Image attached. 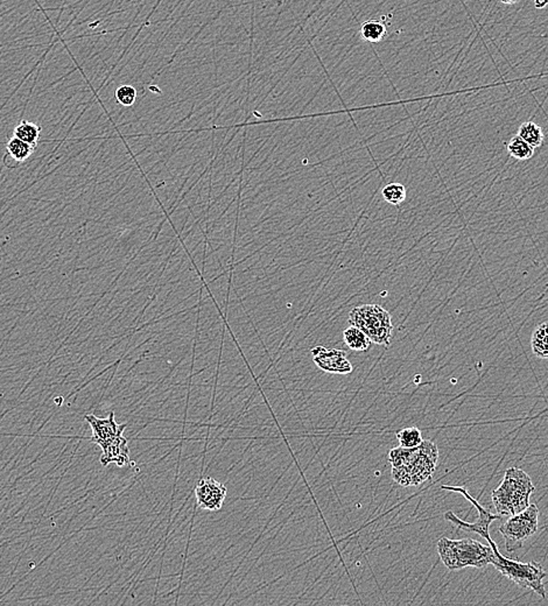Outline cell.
Listing matches in <instances>:
<instances>
[{"label": "cell", "instance_id": "cell-1", "mask_svg": "<svg viewBox=\"0 0 548 606\" xmlns=\"http://www.w3.org/2000/svg\"><path fill=\"white\" fill-rule=\"evenodd\" d=\"M392 478L403 487L417 486L431 478L438 467V446L429 440L417 448H393L389 453Z\"/></svg>", "mask_w": 548, "mask_h": 606}, {"label": "cell", "instance_id": "cell-2", "mask_svg": "<svg viewBox=\"0 0 548 606\" xmlns=\"http://www.w3.org/2000/svg\"><path fill=\"white\" fill-rule=\"evenodd\" d=\"M85 420L91 425V440L102 449L101 463L103 467H108L110 463H116L121 468L126 464L135 465V462L130 458L128 439L123 435L126 423H117L114 411H111L109 418H106L85 415Z\"/></svg>", "mask_w": 548, "mask_h": 606}, {"label": "cell", "instance_id": "cell-3", "mask_svg": "<svg viewBox=\"0 0 548 606\" xmlns=\"http://www.w3.org/2000/svg\"><path fill=\"white\" fill-rule=\"evenodd\" d=\"M534 490L532 479L526 472L516 467L508 469L503 482L491 493L497 513L502 517H511L526 510Z\"/></svg>", "mask_w": 548, "mask_h": 606}, {"label": "cell", "instance_id": "cell-4", "mask_svg": "<svg viewBox=\"0 0 548 606\" xmlns=\"http://www.w3.org/2000/svg\"><path fill=\"white\" fill-rule=\"evenodd\" d=\"M438 556L450 570L464 568H485L494 560V550L473 539L452 540L441 538L438 541Z\"/></svg>", "mask_w": 548, "mask_h": 606}, {"label": "cell", "instance_id": "cell-5", "mask_svg": "<svg viewBox=\"0 0 548 606\" xmlns=\"http://www.w3.org/2000/svg\"><path fill=\"white\" fill-rule=\"evenodd\" d=\"M487 541L492 547L495 554L491 564L503 576L514 582L517 585H519L520 588L530 589L540 596L541 598L546 597L544 578L547 576V573L544 570V568L541 567V564L534 561H531L528 563H523L519 561L508 559L499 552L498 547L491 538H489Z\"/></svg>", "mask_w": 548, "mask_h": 606}, {"label": "cell", "instance_id": "cell-6", "mask_svg": "<svg viewBox=\"0 0 548 606\" xmlns=\"http://www.w3.org/2000/svg\"><path fill=\"white\" fill-rule=\"evenodd\" d=\"M348 322L361 329L372 343L389 347L392 338V319L390 312L378 305L355 307L349 314Z\"/></svg>", "mask_w": 548, "mask_h": 606}, {"label": "cell", "instance_id": "cell-7", "mask_svg": "<svg viewBox=\"0 0 548 606\" xmlns=\"http://www.w3.org/2000/svg\"><path fill=\"white\" fill-rule=\"evenodd\" d=\"M538 519L539 510L537 505L530 503L526 510L511 515L509 520L499 527V532L505 543V550L509 553L520 550L524 543L537 533Z\"/></svg>", "mask_w": 548, "mask_h": 606}, {"label": "cell", "instance_id": "cell-8", "mask_svg": "<svg viewBox=\"0 0 548 606\" xmlns=\"http://www.w3.org/2000/svg\"><path fill=\"white\" fill-rule=\"evenodd\" d=\"M441 489L447 490V491H452V492L460 493V494H462L466 499L469 500V501L474 505L475 508H476L478 512V519L476 522H473V524H471V522L461 520L460 517L455 515V514H454L453 512H450V510H448L447 513H445V519H446V520L452 522L453 525L457 526L459 529H464V531H467V532L476 533L478 536H482L483 539L488 540L489 538H491L490 534H489V532H490V531H489V527L491 525L492 522L498 520V519L502 517V515H499V514H492L490 513L488 510H485L484 507L482 506L481 503H478L477 500L473 498V497L468 493L466 487H462V486L443 485L441 486Z\"/></svg>", "mask_w": 548, "mask_h": 606}, {"label": "cell", "instance_id": "cell-9", "mask_svg": "<svg viewBox=\"0 0 548 606\" xmlns=\"http://www.w3.org/2000/svg\"><path fill=\"white\" fill-rule=\"evenodd\" d=\"M313 362L318 369L332 374H350L353 364L348 359L347 352L339 349H329L318 345L311 349Z\"/></svg>", "mask_w": 548, "mask_h": 606}, {"label": "cell", "instance_id": "cell-10", "mask_svg": "<svg viewBox=\"0 0 548 606\" xmlns=\"http://www.w3.org/2000/svg\"><path fill=\"white\" fill-rule=\"evenodd\" d=\"M227 493L225 485L210 477L198 480L195 489L198 506L209 512H217L222 508Z\"/></svg>", "mask_w": 548, "mask_h": 606}, {"label": "cell", "instance_id": "cell-11", "mask_svg": "<svg viewBox=\"0 0 548 606\" xmlns=\"http://www.w3.org/2000/svg\"><path fill=\"white\" fill-rule=\"evenodd\" d=\"M343 340L348 348L354 351L364 352L371 348L372 342L370 338L356 326H350L344 330Z\"/></svg>", "mask_w": 548, "mask_h": 606}, {"label": "cell", "instance_id": "cell-12", "mask_svg": "<svg viewBox=\"0 0 548 606\" xmlns=\"http://www.w3.org/2000/svg\"><path fill=\"white\" fill-rule=\"evenodd\" d=\"M532 351L538 358L548 359V322L541 323L531 338Z\"/></svg>", "mask_w": 548, "mask_h": 606}, {"label": "cell", "instance_id": "cell-13", "mask_svg": "<svg viewBox=\"0 0 548 606\" xmlns=\"http://www.w3.org/2000/svg\"><path fill=\"white\" fill-rule=\"evenodd\" d=\"M518 135L520 138L524 139L528 145L532 146L534 149H539L544 142V131L539 125L535 124L533 121H525L524 124L520 125Z\"/></svg>", "mask_w": 548, "mask_h": 606}, {"label": "cell", "instance_id": "cell-14", "mask_svg": "<svg viewBox=\"0 0 548 606\" xmlns=\"http://www.w3.org/2000/svg\"><path fill=\"white\" fill-rule=\"evenodd\" d=\"M6 149H8V153L12 159H15L18 162H24L29 159V156H32L36 146L31 145L29 142H22L13 135L6 142Z\"/></svg>", "mask_w": 548, "mask_h": 606}, {"label": "cell", "instance_id": "cell-15", "mask_svg": "<svg viewBox=\"0 0 548 606\" xmlns=\"http://www.w3.org/2000/svg\"><path fill=\"white\" fill-rule=\"evenodd\" d=\"M508 153L514 159L519 161H525L530 160L534 156V149L532 146L528 145L524 139L520 138L519 135H517L513 137L509 142H508Z\"/></svg>", "mask_w": 548, "mask_h": 606}, {"label": "cell", "instance_id": "cell-16", "mask_svg": "<svg viewBox=\"0 0 548 606\" xmlns=\"http://www.w3.org/2000/svg\"><path fill=\"white\" fill-rule=\"evenodd\" d=\"M41 135V128L39 125L31 123V121H22L15 128V137L20 139L22 142H29L31 145L36 146Z\"/></svg>", "mask_w": 548, "mask_h": 606}, {"label": "cell", "instance_id": "cell-17", "mask_svg": "<svg viewBox=\"0 0 548 606\" xmlns=\"http://www.w3.org/2000/svg\"><path fill=\"white\" fill-rule=\"evenodd\" d=\"M396 437L399 442V447L408 448V449L419 447L424 442L421 432L417 427L401 429L399 432H397Z\"/></svg>", "mask_w": 548, "mask_h": 606}, {"label": "cell", "instance_id": "cell-18", "mask_svg": "<svg viewBox=\"0 0 548 606\" xmlns=\"http://www.w3.org/2000/svg\"><path fill=\"white\" fill-rule=\"evenodd\" d=\"M362 36L369 43H379L386 36V27L382 22L370 20L362 25Z\"/></svg>", "mask_w": 548, "mask_h": 606}, {"label": "cell", "instance_id": "cell-19", "mask_svg": "<svg viewBox=\"0 0 548 606\" xmlns=\"http://www.w3.org/2000/svg\"><path fill=\"white\" fill-rule=\"evenodd\" d=\"M383 199L392 206H400L406 199L407 192L405 185L398 182L386 185L382 190Z\"/></svg>", "mask_w": 548, "mask_h": 606}, {"label": "cell", "instance_id": "cell-20", "mask_svg": "<svg viewBox=\"0 0 548 606\" xmlns=\"http://www.w3.org/2000/svg\"><path fill=\"white\" fill-rule=\"evenodd\" d=\"M116 100L123 107H132L137 100V90L131 85H121L116 91Z\"/></svg>", "mask_w": 548, "mask_h": 606}, {"label": "cell", "instance_id": "cell-21", "mask_svg": "<svg viewBox=\"0 0 548 606\" xmlns=\"http://www.w3.org/2000/svg\"><path fill=\"white\" fill-rule=\"evenodd\" d=\"M533 1L534 5H535V8H539V10L546 8L548 4V0H533Z\"/></svg>", "mask_w": 548, "mask_h": 606}, {"label": "cell", "instance_id": "cell-22", "mask_svg": "<svg viewBox=\"0 0 548 606\" xmlns=\"http://www.w3.org/2000/svg\"><path fill=\"white\" fill-rule=\"evenodd\" d=\"M516 1H517V0H501V3H503V4H506V5L514 4V3H516Z\"/></svg>", "mask_w": 548, "mask_h": 606}]
</instances>
